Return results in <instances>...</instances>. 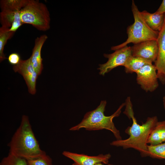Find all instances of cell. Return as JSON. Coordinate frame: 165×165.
<instances>
[{
	"mask_svg": "<svg viewBox=\"0 0 165 165\" xmlns=\"http://www.w3.org/2000/svg\"><path fill=\"white\" fill-rule=\"evenodd\" d=\"M163 102L164 108L165 111V96L163 97Z\"/></svg>",
	"mask_w": 165,
	"mask_h": 165,
	"instance_id": "24",
	"label": "cell"
},
{
	"mask_svg": "<svg viewBox=\"0 0 165 165\" xmlns=\"http://www.w3.org/2000/svg\"><path fill=\"white\" fill-rule=\"evenodd\" d=\"M106 104L105 100L101 101L96 109L86 112L82 121L71 127L69 130H78L81 128L89 131L105 129L111 131L116 140L122 139L119 131L116 127L113 120L115 117L119 116L121 109L125 105V103H122L117 110L109 116H105L104 114Z\"/></svg>",
	"mask_w": 165,
	"mask_h": 165,
	"instance_id": "3",
	"label": "cell"
},
{
	"mask_svg": "<svg viewBox=\"0 0 165 165\" xmlns=\"http://www.w3.org/2000/svg\"><path fill=\"white\" fill-rule=\"evenodd\" d=\"M0 165H28L27 160L9 152L1 160Z\"/></svg>",
	"mask_w": 165,
	"mask_h": 165,
	"instance_id": "20",
	"label": "cell"
},
{
	"mask_svg": "<svg viewBox=\"0 0 165 165\" xmlns=\"http://www.w3.org/2000/svg\"><path fill=\"white\" fill-rule=\"evenodd\" d=\"M20 10L1 11L0 21L2 26L9 28L10 31L15 32L23 24L20 18Z\"/></svg>",
	"mask_w": 165,
	"mask_h": 165,
	"instance_id": "12",
	"label": "cell"
},
{
	"mask_svg": "<svg viewBox=\"0 0 165 165\" xmlns=\"http://www.w3.org/2000/svg\"><path fill=\"white\" fill-rule=\"evenodd\" d=\"M28 0H1V11L20 10L27 4Z\"/></svg>",
	"mask_w": 165,
	"mask_h": 165,
	"instance_id": "18",
	"label": "cell"
},
{
	"mask_svg": "<svg viewBox=\"0 0 165 165\" xmlns=\"http://www.w3.org/2000/svg\"><path fill=\"white\" fill-rule=\"evenodd\" d=\"M165 142V120L158 121L150 134L147 143L154 145Z\"/></svg>",
	"mask_w": 165,
	"mask_h": 165,
	"instance_id": "15",
	"label": "cell"
},
{
	"mask_svg": "<svg viewBox=\"0 0 165 165\" xmlns=\"http://www.w3.org/2000/svg\"><path fill=\"white\" fill-rule=\"evenodd\" d=\"M148 156L152 158L165 159V142L156 145H148Z\"/></svg>",
	"mask_w": 165,
	"mask_h": 165,
	"instance_id": "19",
	"label": "cell"
},
{
	"mask_svg": "<svg viewBox=\"0 0 165 165\" xmlns=\"http://www.w3.org/2000/svg\"><path fill=\"white\" fill-rule=\"evenodd\" d=\"M132 55L142 58L151 63L156 61L158 53L156 40H148L134 44L131 47Z\"/></svg>",
	"mask_w": 165,
	"mask_h": 165,
	"instance_id": "9",
	"label": "cell"
},
{
	"mask_svg": "<svg viewBox=\"0 0 165 165\" xmlns=\"http://www.w3.org/2000/svg\"><path fill=\"white\" fill-rule=\"evenodd\" d=\"M13 71L21 75L28 86L29 92L35 94L36 92V86L38 74L31 63L30 58L26 60H21L17 64L13 67Z\"/></svg>",
	"mask_w": 165,
	"mask_h": 165,
	"instance_id": "8",
	"label": "cell"
},
{
	"mask_svg": "<svg viewBox=\"0 0 165 165\" xmlns=\"http://www.w3.org/2000/svg\"><path fill=\"white\" fill-rule=\"evenodd\" d=\"M125 109L123 113L130 119H132L131 126L128 127L125 132L129 135L125 139L116 140L110 143L111 145L122 147L124 149H134L140 152L142 157L148 156L147 141L151 133L158 122L156 116L147 118L145 122L141 125L138 124L134 116L133 106L130 97L126 100Z\"/></svg>",
	"mask_w": 165,
	"mask_h": 165,
	"instance_id": "1",
	"label": "cell"
},
{
	"mask_svg": "<svg viewBox=\"0 0 165 165\" xmlns=\"http://www.w3.org/2000/svg\"><path fill=\"white\" fill-rule=\"evenodd\" d=\"M8 59L9 62L13 66L18 64L21 60L19 54L16 53H11L9 55Z\"/></svg>",
	"mask_w": 165,
	"mask_h": 165,
	"instance_id": "22",
	"label": "cell"
},
{
	"mask_svg": "<svg viewBox=\"0 0 165 165\" xmlns=\"http://www.w3.org/2000/svg\"><path fill=\"white\" fill-rule=\"evenodd\" d=\"M132 55L131 47L126 46L115 50L111 54H104L108 59L105 63L99 64L97 68L100 75H104L113 68L120 66H123L128 58Z\"/></svg>",
	"mask_w": 165,
	"mask_h": 165,
	"instance_id": "6",
	"label": "cell"
},
{
	"mask_svg": "<svg viewBox=\"0 0 165 165\" xmlns=\"http://www.w3.org/2000/svg\"><path fill=\"white\" fill-rule=\"evenodd\" d=\"M156 12L158 13H165V0H163L160 7Z\"/></svg>",
	"mask_w": 165,
	"mask_h": 165,
	"instance_id": "23",
	"label": "cell"
},
{
	"mask_svg": "<svg viewBox=\"0 0 165 165\" xmlns=\"http://www.w3.org/2000/svg\"><path fill=\"white\" fill-rule=\"evenodd\" d=\"M23 24L32 25L37 30L45 31L50 28V18L46 5L38 0H28L20 11Z\"/></svg>",
	"mask_w": 165,
	"mask_h": 165,
	"instance_id": "5",
	"label": "cell"
},
{
	"mask_svg": "<svg viewBox=\"0 0 165 165\" xmlns=\"http://www.w3.org/2000/svg\"><path fill=\"white\" fill-rule=\"evenodd\" d=\"M142 17L148 26L152 30L159 32L164 22L165 13H151L146 10L140 12Z\"/></svg>",
	"mask_w": 165,
	"mask_h": 165,
	"instance_id": "14",
	"label": "cell"
},
{
	"mask_svg": "<svg viewBox=\"0 0 165 165\" xmlns=\"http://www.w3.org/2000/svg\"><path fill=\"white\" fill-rule=\"evenodd\" d=\"M8 146L10 153L27 160L36 159L46 154L40 147L28 118L25 115L22 116L20 124Z\"/></svg>",
	"mask_w": 165,
	"mask_h": 165,
	"instance_id": "2",
	"label": "cell"
},
{
	"mask_svg": "<svg viewBox=\"0 0 165 165\" xmlns=\"http://www.w3.org/2000/svg\"><path fill=\"white\" fill-rule=\"evenodd\" d=\"M131 7L134 22L127 28L128 38L124 42L112 47L111 50L115 51L127 46L131 43L134 44L148 40H156L157 39L159 32L152 30L146 24L134 0L132 1Z\"/></svg>",
	"mask_w": 165,
	"mask_h": 165,
	"instance_id": "4",
	"label": "cell"
},
{
	"mask_svg": "<svg viewBox=\"0 0 165 165\" xmlns=\"http://www.w3.org/2000/svg\"><path fill=\"white\" fill-rule=\"evenodd\" d=\"M48 37L46 35L44 34L36 38L32 54L30 57L32 65L38 75L41 74L43 69L41 50Z\"/></svg>",
	"mask_w": 165,
	"mask_h": 165,
	"instance_id": "13",
	"label": "cell"
},
{
	"mask_svg": "<svg viewBox=\"0 0 165 165\" xmlns=\"http://www.w3.org/2000/svg\"><path fill=\"white\" fill-rule=\"evenodd\" d=\"M28 165H53L51 158L46 154L38 158L27 160Z\"/></svg>",
	"mask_w": 165,
	"mask_h": 165,
	"instance_id": "21",
	"label": "cell"
},
{
	"mask_svg": "<svg viewBox=\"0 0 165 165\" xmlns=\"http://www.w3.org/2000/svg\"><path fill=\"white\" fill-rule=\"evenodd\" d=\"M62 154L74 161L72 165H95L99 163L108 164L111 157L110 154H100L97 156H89L83 154H78L64 151Z\"/></svg>",
	"mask_w": 165,
	"mask_h": 165,
	"instance_id": "10",
	"label": "cell"
},
{
	"mask_svg": "<svg viewBox=\"0 0 165 165\" xmlns=\"http://www.w3.org/2000/svg\"><path fill=\"white\" fill-rule=\"evenodd\" d=\"M158 48L157 59L155 62L158 79L163 84L165 83V18L163 26L159 32L156 40Z\"/></svg>",
	"mask_w": 165,
	"mask_h": 165,
	"instance_id": "11",
	"label": "cell"
},
{
	"mask_svg": "<svg viewBox=\"0 0 165 165\" xmlns=\"http://www.w3.org/2000/svg\"><path fill=\"white\" fill-rule=\"evenodd\" d=\"M109 165H113L112 164H109Z\"/></svg>",
	"mask_w": 165,
	"mask_h": 165,
	"instance_id": "26",
	"label": "cell"
},
{
	"mask_svg": "<svg viewBox=\"0 0 165 165\" xmlns=\"http://www.w3.org/2000/svg\"><path fill=\"white\" fill-rule=\"evenodd\" d=\"M152 63L142 58L132 55L128 58L123 66L127 73L136 72L145 65Z\"/></svg>",
	"mask_w": 165,
	"mask_h": 165,
	"instance_id": "16",
	"label": "cell"
},
{
	"mask_svg": "<svg viewBox=\"0 0 165 165\" xmlns=\"http://www.w3.org/2000/svg\"><path fill=\"white\" fill-rule=\"evenodd\" d=\"M156 71L155 65L150 64L145 65L136 72L137 83L146 92H153L158 87Z\"/></svg>",
	"mask_w": 165,
	"mask_h": 165,
	"instance_id": "7",
	"label": "cell"
},
{
	"mask_svg": "<svg viewBox=\"0 0 165 165\" xmlns=\"http://www.w3.org/2000/svg\"><path fill=\"white\" fill-rule=\"evenodd\" d=\"M9 28L1 26L0 28V62L6 58L4 53L5 46L9 39H11L15 32L10 31Z\"/></svg>",
	"mask_w": 165,
	"mask_h": 165,
	"instance_id": "17",
	"label": "cell"
},
{
	"mask_svg": "<svg viewBox=\"0 0 165 165\" xmlns=\"http://www.w3.org/2000/svg\"><path fill=\"white\" fill-rule=\"evenodd\" d=\"M95 165H104L101 163H97Z\"/></svg>",
	"mask_w": 165,
	"mask_h": 165,
	"instance_id": "25",
	"label": "cell"
}]
</instances>
